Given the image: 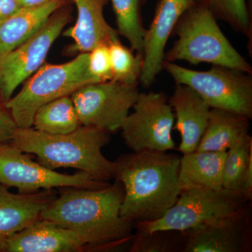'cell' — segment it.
Here are the masks:
<instances>
[{"instance_id": "1", "label": "cell", "mask_w": 252, "mask_h": 252, "mask_svg": "<svg viewBox=\"0 0 252 252\" xmlns=\"http://www.w3.org/2000/svg\"><path fill=\"white\" fill-rule=\"evenodd\" d=\"M124 196V187L118 181L99 189L65 187L41 218L74 232L86 250L116 248L135 235V222L121 216Z\"/></svg>"}, {"instance_id": "2", "label": "cell", "mask_w": 252, "mask_h": 252, "mask_svg": "<svg viewBox=\"0 0 252 252\" xmlns=\"http://www.w3.org/2000/svg\"><path fill=\"white\" fill-rule=\"evenodd\" d=\"M180 158L167 152L151 151L132 152L118 158L114 161V179L124 187L121 216L135 223L163 217L182 190Z\"/></svg>"}, {"instance_id": "3", "label": "cell", "mask_w": 252, "mask_h": 252, "mask_svg": "<svg viewBox=\"0 0 252 252\" xmlns=\"http://www.w3.org/2000/svg\"><path fill=\"white\" fill-rule=\"evenodd\" d=\"M110 140L109 132L80 126L70 133L51 135L32 127H17L11 143L48 168L72 167L86 172L94 180L114 179L115 165L104 157L102 149Z\"/></svg>"}, {"instance_id": "4", "label": "cell", "mask_w": 252, "mask_h": 252, "mask_svg": "<svg viewBox=\"0 0 252 252\" xmlns=\"http://www.w3.org/2000/svg\"><path fill=\"white\" fill-rule=\"evenodd\" d=\"M174 32L177 39L167 54L169 62L210 63L252 74L251 64L233 47L220 31L208 8L194 2L181 16Z\"/></svg>"}, {"instance_id": "5", "label": "cell", "mask_w": 252, "mask_h": 252, "mask_svg": "<svg viewBox=\"0 0 252 252\" xmlns=\"http://www.w3.org/2000/svg\"><path fill=\"white\" fill-rule=\"evenodd\" d=\"M97 83L89 70V53L78 54L63 64H43L23 83L22 89L5 102L17 127H32L37 109L54 99L71 95L87 84Z\"/></svg>"}, {"instance_id": "6", "label": "cell", "mask_w": 252, "mask_h": 252, "mask_svg": "<svg viewBox=\"0 0 252 252\" xmlns=\"http://www.w3.org/2000/svg\"><path fill=\"white\" fill-rule=\"evenodd\" d=\"M243 195L225 189H184L173 205L161 218L136 222V229L146 232H185L216 220L240 216L248 212Z\"/></svg>"}, {"instance_id": "7", "label": "cell", "mask_w": 252, "mask_h": 252, "mask_svg": "<svg viewBox=\"0 0 252 252\" xmlns=\"http://www.w3.org/2000/svg\"><path fill=\"white\" fill-rule=\"evenodd\" d=\"M163 69L176 84L188 86L198 93L211 109L230 111L252 119V74L218 65L204 72L192 70L165 60Z\"/></svg>"}, {"instance_id": "8", "label": "cell", "mask_w": 252, "mask_h": 252, "mask_svg": "<svg viewBox=\"0 0 252 252\" xmlns=\"http://www.w3.org/2000/svg\"><path fill=\"white\" fill-rule=\"evenodd\" d=\"M0 184L14 187L20 193L65 187L99 189L110 185L108 182L94 180L80 170L73 175L54 171L32 160L27 153L11 142L0 144Z\"/></svg>"}, {"instance_id": "9", "label": "cell", "mask_w": 252, "mask_h": 252, "mask_svg": "<svg viewBox=\"0 0 252 252\" xmlns=\"http://www.w3.org/2000/svg\"><path fill=\"white\" fill-rule=\"evenodd\" d=\"M123 124L122 137L132 152H167L175 142L172 132L175 116L162 93H140Z\"/></svg>"}, {"instance_id": "10", "label": "cell", "mask_w": 252, "mask_h": 252, "mask_svg": "<svg viewBox=\"0 0 252 252\" xmlns=\"http://www.w3.org/2000/svg\"><path fill=\"white\" fill-rule=\"evenodd\" d=\"M140 93L137 86L109 80L87 84L70 97L81 126L111 133L121 130Z\"/></svg>"}, {"instance_id": "11", "label": "cell", "mask_w": 252, "mask_h": 252, "mask_svg": "<svg viewBox=\"0 0 252 252\" xmlns=\"http://www.w3.org/2000/svg\"><path fill=\"white\" fill-rule=\"evenodd\" d=\"M69 13L58 10L34 35L0 58V94L5 103L15 91L44 64L50 49L69 21Z\"/></svg>"}, {"instance_id": "12", "label": "cell", "mask_w": 252, "mask_h": 252, "mask_svg": "<svg viewBox=\"0 0 252 252\" xmlns=\"http://www.w3.org/2000/svg\"><path fill=\"white\" fill-rule=\"evenodd\" d=\"M195 0H160L155 15L144 34L143 66L140 81L144 88L150 87L163 69L165 49L169 37L184 13Z\"/></svg>"}, {"instance_id": "13", "label": "cell", "mask_w": 252, "mask_h": 252, "mask_svg": "<svg viewBox=\"0 0 252 252\" xmlns=\"http://www.w3.org/2000/svg\"><path fill=\"white\" fill-rule=\"evenodd\" d=\"M249 211L240 216L216 220L184 232L183 252L250 251Z\"/></svg>"}, {"instance_id": "14", "label": "cell", "mask_w": 252, "mask_h": 252, "mask_svg": "<svg viewBox=\"0 0 252 252\" xmlns=\"http://www.w3.org/2000/svg\"><path fill=\"white\" fill-rule=\"evenodd\" d=\"M72 230L51 220L40 219L6 239L0 251L6 252H76L86 250Z\"/></svg>"}, {"instance_id": "15", "label": "cell", "mask_w": 252, "mask_h": 252, "mask_svg": "<svg viewBox=\"0 0 252 252\" xmlns=\"http://www.w3.org/2000/svg\"><path fill=\"white\" fill-rule=\"evenodd\" d=\"M169 104L173 111L181 142L178 150L183 155L196 152L208 123L211 107L188 86L177 84Z\"/></svg>"}, {"instance_id": "16", "label": "cell", "mask_w": 252, "mask_h": 252, "mask_svg": "<svg viewBox=\"0 0 252 252\" xmlns=\"http://www.w3.org/2000/svg\"><path fill=\"white\" fill-rule=\"evenodd\" d=\"M53 189L13 193L0 184V245L6 239L36 220L56 198Z\"/></svg>"}, {"instance_id": "17", "label": "cell", "mask_w": 252, "mask_h": 252, "mask_svg": "<svg viewBox=\"0 0 252 252\" xmlns=\"http://www.w3.org/2000/svg\"><path fill=\"white\" fill-rule=\"evenodd\" d=\"M77 11L75 24L63 32L74 44L72 52L89 53L96 46L108 45L119 39L117 31L109 26L104 16L107 0H72Z\"/></svg>"}, {"instance_id": "18", "label": "cell", "mask_w": 252, "mask_h": 252, "mask_svg": "<svg viewBox=\"0 0 252 252\" xmlns=\"http://www.w3.org/2000/svg\"><path fill=\"white\" fill-rule=\"evenodd\" d=\"M65 0H51L41 6L21 8L0 22V58L27 41L62 8Z\"/></svg>"}, {"instance_id": "19", "label": "cell", "mask_w": 252, "mask_h": 252, "mask_svg": "<svg viewBox=\"0 0 252 252\" xmlns=\"http://www.w3.org/2000/svg\"><path fill=\"white\" fill-rule=\"evenodd\" d=\"M227 152H195L180 158V181L182 189L200 187L223 189V168Z\"/></svg>"}, {"instance_id": "20", "label": "cell", "mask_w": 252, "mask_h": 252, "mask_svg": "<svg viewBox=\"0 0 252 252\" xmlns=\"http://www.w3.org/2000/svg\"><path fill=\"white\" fill-rule=\"evenodd\" d=\"M250 120L238 113L211 109L196 152H227L235 142L249 134Z\"/></svg>"}, {"instance_id": "21", "label": "cell", "mask_w": 252, "mask_h": 252, "mask_svg": "<svg viewBox=\"0 0 252 252\" xmlns=\"http://www.w3.org/2000/svg\"><path fill=\"white\" fill-rule=\"evenodd\" d=\"M81 126L70 95L54 99L36 111L32 126L51 135L70 133Z\"/></svg>"}, {"instance_id": "22", "label": "cell", "mask_w": 252, "mask_h": 252, "mask_svg": "<svg viewBox=\"0 0 252 252\" xmlns=\"http://www.w3.org/2000/svg\"><path fill=\"white\" fill-rule=\"evenodd\" d=\"M117 32L130 43L131 49L142 54L146 30L140 18V0H111Z\"/></svg>"}, {"instance_id": "23", "label": "cell", "mask_w": 252, "mask_h": 252, "mask_svg": "<svg viewBox=\"0 0 252 252\" xmlns=\"http://www.w3.org/2000/svg\"><path fill=\"white\" fill-rule=\"evenodd\" d=\"M252 162V138L249 133L227 151L223 168V188L240 193L244 177Z\"/></svg>"}, {"instance_id": "24", "label": "cell", "mask_w": 252, "mask_h": 252, "mask_svg": "<svg viewBox=\"0 0 252 252\" xmlns=\"http://www.w3.org/2000/svg\"><path fill=\"white\" fill-rule=\"evenodd\" d=\"M112 65L113 81L129 86H137L140 81L143 56L140 53L135 55L119 41H113L109 44Z\"/></svg>"}, {"instance_id": "25", "label": "cell", "mask_w": 252, "mask_h": 252, "mask_svg": "<svg viewBox=\"0 0 252 252\" xmlns=\"http://www.w3.org/2000/svg\"><path fill=\"white\" fill-rule=\"evenodd\" d=\"M184 232L177 230H155L146 232L137 230L132 239L130 252H182L185 247Z\"/></svg>"}, {"instance_id": "26", "label": "cell", "mask_w": 252, "mask_h": 252, "mask_svg": "<svg viewBox=\"0 0 252 252\" xmlns=\"http://www.w3.org/2000/svg\"><path fill=\"white\" fill-rule=\"evenodd\" d=\"M212 11L216 18L228 23L235 31L248 35L251 22L246 0H195Z\"/></svg>"}, {"instance_id": "27", "label": "cell", "mask_w": 252, "mask_h": 252, "mask_svg": "<svg viewBox=\"0 0 252 252\" xmlns=\"http://www.w3.org/2000/svg\"><path fill=\"white\" fill-rule=\"evenodd\" d=\"M89 70L96 82L112 80L109 46L101 44L89 52Z\"/></svg>"}, {"instance_id": "28", "label": "cell", "mask_w": 252, "mask_h": 252, "mask_svg": "<svg viewBox=\"0 0 252 252\" xmlns=\"http://www.w3.org/2000/svg\"><path fill=\"white\" fill-rule=\"evenodd\" d=\"M17 126L9 112L0 108V144L11 142Z\"/></svg>"}, {"instance_id": "29", "label": "cell", "mask_w": 252, "mask_h": 252, "mask_svg": "<svg viewBox=\"0 0 252 252\" xmlns=\"http://www.w3.org/2000/svg\"><path fill=\"white\" fill-rule=\"evenodd\" d=\"M19 0H0V22L21 9Z\"/></svg>"}, {"instance_id": "30", "label": "cell", "mask_w": 252, "mask_h": 252, "mask_svg": "<svg viewBox=\"0 0 252 252\" xmlns=\"http://www.w3.org/2000/svg\"><path fill=\"white\" fill-rule=\"evenodd\" d=\"M23 8L36 7L49 2L51 0H19Z\"/></svg>"}, {"instance_id": "31", "label": "cell", "mask_w": 252, "mask_h": 252, "mask_svg": "<svg viewBox=\"0 0 252 252\" xmlns=\"http://www.w3.org/2000/svg\"><path fill=\"white\" fill-rule=\"evenodd\" d=\"M0 102H1V94H0Z\"/></svg>"}]
</instances>
